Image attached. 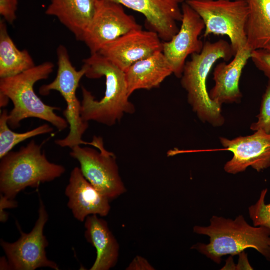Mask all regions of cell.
Segmentation results:
<instances>
[{
	"instance_id": "obj_1",
	"label": "cell",
	"mask_w": 270,
	"mask_h": 270,
	"mask_svg": "<svg viewBox=\"0 0 270 270\" xmlns=\"http://www.w3.org/2000/svg\"><path fill=\"white\" fill-rule=\"evenodd\" d=\"M85 76L96 79L105 77L104 96L100 100L92 92L82 86L81 117L84 121H94L112 126L121 120L125 114L135 112L134 105L129 100L125 72L111 62L96 53L84 60Z\"/></svg>"
},
{
	"instance_id": "obj_2",
	"label": "cell",
	"mask_w": 270,
	"mask_h": 270,
	"mask_svg": "<svg viewBox=\"0 0 270 270\" xmlns=\"http://www.w3.org/2000/svg\"><path fill=\"white\" fill-rule=\"evenodd\" d=\"M194 232L208 236V244L198 243L192 249L198 250L217 264L226 255L240 254L254 248L270 261V229L250 225L242 216L235 220L213 216L208 226H195Z\"/></svg>"
},
{
	"instance_id": "obj_3",
	"label": "cell",
	"mask_w": 270,
	"mask_h": 270,
	"mask_svg": "<svg viewBox=\"0 0 270 270\" xmlns=\"http://www.w3.org/2000/svg\"><path fill=\"white\" fill-rule=\"evenodd\" d=\"M234 56L230 44L226 40L206 42L202 52L192 54L190 60L186 61L180 78L192 110L202 122L214 127L222 126L225 119L222 106L210 98L206 85L208 78L218 60L228 62Z\"/></svg>"
},
{
	"instance_id": "obj_4",
	"label": "cell",
	"mask_w": 270,
	"mask_h": 270,
	"mask_svg": "<svg viewBox=\"0 0 270 270\" xmlns=\"http://www.w3.org/2000/svg\"><path fill=\"white\" fill-rule=\"evenodd\" d=\"M54 68L52 62H46L17 76L0 78V93L8 96L14 105L8 114V124L10 128H20V122L28 118L44 120L60 132L68 128L66 120L55 112L60 108L44 103L34 90L37 82L49 78Z\"/></svg>"
},
{
	"instance_id": "obj_5",
	"label": "cell",
	"mask_w": 270,
	"mask_h": 270,
	"mask_svg": "<svg viewBox=\"0 0 270 270\" xmlns=\"http://www.w3.org/2000/svg\"><path fill=\"white\" fill-rule=\"evenodd\" d=\"M44 143L38 144L32 140L18 151H11L0 159V194L14 200L26 188H38L65 172L64 166L48 160L42 151Z\"/></svg>"
},
{
	"instance_id": "obj_6",
	"label": "cell",
	"mask_w": 270,
	"mask_h": 270,
	"mask_svg": "<svg viewBox=\"0 0 270 270\" xmlns=\"http://www.w3.org/2000/svg\"><path fill=\"white\" fill-rule=\"evenodd\" d=\"M58 70L56 76L50 84L42 86L39 90L40 94L48 96L52 91L59 92L64 99L66 108L63 114L70 126V132L64 138L58 139L55 144L61 148H72L76 146L89 145L96 147L94 140L86 142L82 136L88 128V122L81 117V102L78 100L76 92L80 82L85 76L86 68L83 66L77 70L72 63L68 50L64 45H60L56 50Z\"/></svg>"
},
{
	"instance_id": "obj_7",
	"label": "cell",
	"mask_w": 270,
	"mask_h": 270,
	"mask_svg": "<svg viewBox=\"0 0 270 270\" xmlns=\"http://www.w3.org/2000/svg\"><path fill=\"white\" fill-rule=\"evenodd\" d=\"M186 2L203 20L204 38L212 34L228 36L234 56L247 46L246 26L249 8L246 0H187Z\"/></svg>"
},
{
	"instance_id": "obj_8",
	"label": "cell",
	"mask_w": 270,
	"mask_h": 270,
	"mask_svg": "<svg viewBox=\"0 0 270 270\" xmlns=\"http://www.w3.org/2000/svg\"><path fill=\"white\" fill-rule=\"evenodd\" d=\"M38 217L32 230L28 234L22 231L16 224L20 234L16 242L10 243L0 240V246L6 254L9 269L14 270H35L42 268H49L58 270L57 264L49 260L46 249L48 242L44 234V228L48 215L42 200H40Z\"/></svg>"
},
{
	"instance_id": "obj_9",
	"label": "cell",
	"mask_w": 270,
	"mask_h": 270,
	"mask_svg": "<svg viewBox=\"0 0 270 270\" xmlns=\"http://www.w3.org/2000/svg\"><path fill=\"white\" fill-rule=\"evenodd\" d=\"M142 29L123 6L110 0H98L93 18L82 39L90 54L128 32Z\"/></svg>"
},
{
	"instance_id": "obj_10",
	"label": "cell",
	"mask_w": 270,
	"mask_h": 270,
	"mask_svg": "<svg viewBox=\"0 0 270 270\" xmlns=\"http://www.w3.org/2000/svg\"><path fill=\"white\" fill-rule=\"evenodd\" d=\"M71 150L70 156L79 162L84 178L110 200L126 192L114 154L80 146Z\"/></svg>"
},
{
	"instance_id": "obj_11",
	"label": "cell",
	"mask_w": 270,
	"mask_h": 270,
	"mask_svg": "<svg viewBox=\"0 0 270 270\" xmlns=\"http://www.w3.org/2000/svg\"><path fill=\"white\" fill-rule=\"evenodd\" d=\"M182 20L179 31L171 40L163 42L162 52L174 74L180 78L186 58L200 53L204 46L200 36L205 29L204 22L198 14L186 2L182 6Z\"/></svg>"
},
{
	"instance_id": "obj_12",
	"label": "cell",
	"mask_w": 270,
	"mask_h": 270,
	"mask_svg": "<svg viewBox=\"0 0 270 270\" xmlns=\"http://www.w3.org/2000/svg\"><path fill=\"white\" fill-rule=\"evenodd\" d=\"M220 140L224 149L233 154L224 166L226 172L236 174L249 167L260 172L270 167V133L258 130L250 136L232 140L220 138Z\"/></svg>"
},
{
	"instance_id": "obj_13",
	"label": "cell",
	"mask_w": 270,
	"mask_h": 270,
	"mask_svg": "<svg viewBox=\"0 0 270 270\" xmlns=\"http://www.w3.org/2000/svg\"><path fill=\"white\" fill-rule=\"evenodd\" d=\"M162 47L157 33L140 29L108 44L98 53L125 72L136 62L162 52Z\"/></svg>"
},
{
	"instance_id": "obj_14",
	"label": "cell",
	"mask_w": 270,
	"mask_h": 270,
	"mask_svg": "<svg viewBox=\"0 0 270 270\" xmlns=\"http://www.w3.org/2000/svg\"><path fill=\"white\" fill-rule=\"evenodd\" d=\"M143 14L150 30L168 42L178 34L184 0H110Z\"/></svg>"
},
{
	"instance_id": "obj_15",
	"label": "cell",
	"mask_w": 270,
	"mask_h": 270,
	"mask_svg": "<svg viewBox=\"0 0 270 270\" xmlns=\"http://www.w3.org/2000/svg\"><path fill=\"white\" fill-rule=\"evenodd\" d=\"M65 194L68 198V207L80 222L91 215L106 216L110 212V200L84 178L80 168L72 171Z\"/></svg>"
},
{
	"instance_id": "obj_16",
	"label": "cell",
	"mask_w": 270,
	"mask_h": 270,
	"mask_svg": "<svg viewBox=\"0 0 270 270\" xmlns=\"http://www.w3.org/2000/svg\"><path fill=\"white\" fill-rule=\"evenodd\" d=\"M252 52L247 45L236 54L230 62H224L216 65L213 74L215 84L208 92L212 100L221 106L240 101L242 95L240 79Z\"/></svg>"
},
{
	"instance_id": "obj_17",
	"label": "cell",
	"mask_w": 270,
	"mask_h": 270,
	"mask_svg": "<svg viewBox=\"0 0 270 270\" xmlns=\"http://www.w3.org/2000/svg\"><path fill=\"white\" fill-rule=\"evenodd\" d=\"M98 0H50L46 14L56 18L78 40L84 35L94 15Z\"/></svg>"
},
{
	"instance_id": "obj_18",
	"label": "cell",
	"mask_w": 270,
	"mask_h": 270,
	"mask_svg": "<svg viewBox=\"0 0 270 270\" xmlns=\"http://www.w3.org/2000/svg\"><path fill=\"white\" fill-rule=\"evenodd\" d=\"M85 238L96 250V261L90 270H109L116 266L120 246L108 223L97 215L88 216L85 220Z\"/></svg>"
},
{
	"instance_id": "obj_19",
	"label": "cell",
	"mask_w": 270,
	"mask_h": 270,
	"mask_svg": "<svg viewBox=\"0 0 270 270\" xmlns=\"http://www.w3.org/2000/svg\"><path fill=\"white\" fill-rule=\"evenodd\" d=\"M172 74V69L162 52H158L136 62L125 72L128 94L130 96L137 90L158 88Z\"/></svg>"
},
{
	"instance_id": "obj_20",
	"label": "cell",
	"mask_w": 270,
	"mask_h": 270,
	"mask_svg": "<svg viewBox=\"0 0 270 270\" xmlns=\"http://www.w3.org/2000/svg\"><path fill=\"white\" fill-rule=\"evenodd\" d=\"M246 0L249 8L247 45L252 51H270V0Z\"/></svg>"
},
{
	"instance_id": "obj_21",
	"label": "cell",
	"mask_w": 270,
	"mask_h": 270,
	"mask_svg": "<svg viewBox=\"0 0 270 270\" xmlns=\"http://www.w3.org/2000/svg\"><path fill=\"white\" fill-rule=\"evenodd\" d=\"M3 18L0 20V78L17 76L36 66L27 50L18 48Z\"/></svg>"
},
{
	"instance_id": "obj_22",
	"label": "cell",
	"mask_w": 270,
	"mask_h": 270,
	"mask_svg": "<svg viewBox=\"0 0 270 270\" xmlns=\"http://www.w3.org/2000/svg\"><path fill=\"white\" fill-rule=\"evenodd\" d=\"M8 112L4 110L0 116V158L1 159L17 144L30 138L47 134L53 131L48 124L41 125L32 130L16 133L10 128L8 124Z\"/></svg>"
},
{
	"instance_id": "obj_23",
	"label": "cell",
	"mask_w": 270,
	"mask_h": 270,
	"mask_svg": "<svg viewBox=\"0 0 270 270\" xmlns=\"http://www.w3.org/2000/svg\"><path fill=\"white\" fill-rule=\"evenodd\" d=\"M268 188L263 190L258 202L248 208L250 216L255 226L270 229V204L265 202Z\"/></svg>"
},
{
	"instance_id": "obj_24",
	"label": "cell",
	"mask_w": 270,
	"mask_h": 270,
	"mask_svg": "<svg viewBox=\"0 0 270 270\" xmlns=\"http://www.w3.org/2000/svg\"><path fill=\"white\" fill-rule=\"evenodd\" d=\"M258 120L252 124L250 129L254 131L262 130L270 133V80L262 96Z\"/></svg>"
},
{
	"instance_id": "obj_25",
	"label": "cell",
	"mask_w": 270,
	"mask_h": 270,
	"mask_svg": "<svg viewBox=\"0 0 270 270\" xmlns=\"http://www.w3.org/2000/svg\"><path fill=\"white\" fill-rule=\"evenodd\" d=\"M250 58L255 66L270 80V51L254 50Z\"/></svg>"
},
{
	"instance_id": "obj_26",
	"label": "cell",
	"mask_w": 270,
	"mask_h": 270,
	"mask_svg": "<svg viewBox=\"0 0 270 270\" xmlns=\"http://www.w3.org/2000/svg\"><path fill=\"white\" fill-rule=\"evenodd\" d=\"M18 0H0V14L8 24H12L17 18Z\"/></svg>"
},
{
	"instance_id": "obj_27",
	"label": "cell",
	"mask_w": 270,
	"mask_h": 270,
	"mask_svg": "<svg viewBox=\"0 0 270 270\" xmlns=\"http://www.w3.org/2000/svg\"><path fill=\"white\" fill-rule=\"evenodd\" d=\"M126 269L128 270H154L146 259L140 256H136Z\"/></svg>"
},
{
	"instance_id": "obj_28",
	"label": "cell",
	"mask_w": 270,
	"mask_h": 270,
	"mask_svg": "<svg viewBox=\"0 0 270 270\" xmlns=\"http://www.w3.org/2000/svg\"><path fill=\"white\" fill-rule=\"evenodd\" d=\"M10 98L4 94L0 93V107H6L8 104Z\"/></svg>"
}]
</instances>
